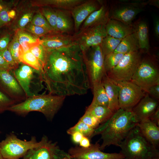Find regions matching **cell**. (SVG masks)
<instances>
[{
  "label": "cell",
  "mask_w": 159,
  "mask_h": 159,
  "mask_svg": "<svg viewBox=\"0 0 159 159\" xmlns=\"http://www.w3.org/2000/svg\"><path fill=\"white\" fill-rule=\"evenodd\" d=\"M47 51L42 78L49 93L65 97L87 93L90 84L78 46Z\"/></svg>",
  "instance_id": "6da1fadb"
},
{
  "label": "cell",
  "mask_w": 159,
  "mask_h": 159,
  "mask_svg": "<svg viewBox=\"0 0 159 159\" xmlns=\"http://www.w3.org/2000/svg\"><path fill=\"white\" fill-rule=\"evenodd\" d=\"M137 123L131 111L119 109L111 117L95 129L92 137L101 135V150L113 145L119 146Z\"/></svg>",
  "instance_id": "7a4b0ae2"
},
{
  "label": "cell",
  "mask_w": 159,
  "mask_h": 159,
  "mask_svg": "<svg viewBox=\"0 0 159 159\" xmlns=\"http://www.w3.org/2000/svg\"><path fill=\"white\" fill-rule=\"evenodd\" d=\"M65 97L50 93L37 95L14 105L8 110L23 116L31 112L37 111L42 113L48 120H52L62 106Z\"/></svg>",
  "instance_id": "3957f363"
},
{
  "label": "cell",
  "mask_w": 159,
  "mask_h": 159,
  "mask_svg": "<svg viewBox=\"0 0 159 159\" xmlns=\"http://www.w3.org/2000/svg\"><path fill=\"white\" fill-rule=\"evenodd\" d=\"M119 147L124 159H151L159 157L158 149L147 140L136 126L130 131Z\"/></svg>",
  "instance_id": "277c9868"
},
{
  "label": "cell",
  "mask_w": 159,
  "mask_h": 159,
  "mask_svg": "<svg viewBox=\"0 0 159 159\" xmlns=\"http://www.w3.org/2000/svg\"><path fill=\"white\" fill-rule=\"evenodd\" d=\"M42 143V139L38 142L35 136L28 141L22 140L11 133L0 142V151L5 159H20L29 150L39 146Z\"/></svg>",
  "instance_id": "5b68a950"
},
{
  "label": "cell",
  "mask_w": 159,
  "mask_h": 159,
  "mask_svg": "<svg viewBox=\"0 0 159 159\" xmlns=\"http://www.w3.org/2000/svg\"><path fill=\"white\" fill-rule=\"evenodd\" d=\"M131 81L147 93L150 87L159 84L158 64L150 57L142 58Z\"/></svg>",
  "instance_id": "8992f818"
},
{
  "label": "cell",
  "mask_w": 159,
  "mask_h": 159,
  "mask_svg": "<svg viewBox=\"0 0 159 159\" xmlns=\"http://www.w3.org/2000/svg\"><path fill=\"white\" fill-rule=\"evenodd\" d=\"M142 58L139 50L125 54L118 64L106 74L115 81H131Z\"/></svg>",
  "instance_id": "52a82bcc"
},
{
  "label": "cell",
  "mask_w": 159,
  "mask_h": 159,
  "mask_svg": "<svg viewBox=\"0 0 159 159\" xmlns=\"http://www.w3.org/2000/svg\"><path fill=\"white\" fill-rule=\"evenodd\" d=\"M82 53L91 88L94 84L101 82L106 73L104 65L105 57L100 45L91 47Z\"/></svg>",
  "instance_id": "ba28073f"
},
{
  "label": "cell",
  "mask_w": 159,
  "mask_h": 159,
  "mask_svg": "<svg viewBox=\"0 0 159 159\" xmlns=\"http://www.w3.org/2000/svg\"><path fill=\"white\" fill-rule=\"evenodd\" d=\"M115 81L119 88L120 108L131 111L145 95L146 92L131 81Z\"/></svg>",
  "instance_id": "9c48e42d"
},
{
  "label": "cell",
  "mask_w": 159,
  "mask_h": 159,
  "mask_svg": "<svg viewBox=\"0 0 159 159\" xmlns=\"http://www.w3.org/2000/svg\"><path fill=\"white\" fill-rule=\"evenodd\" d=\"M39 146L28 151L22 159H69L68 153L61 150L56 143L48 140L44 136Z\"/></svg>",
  "instance_id": "30bf717a"
},
{
  "label": "cell",
  "mask_w": 159,
  "mask_h": 159,
  "mask_svg": "<svg viewBox=\"0 0 159 159\" xmlns=\"http://www.w3.org/2000/svg\"><path fill=\"white\" fill-rule=\"evenodd\" d=\"M106 24H100L76 33L73 36L75 42L82 52L92 47L100 45L104 38L107 35Z\"/></svg>",
  "instance_id": "8fae6325"
},
{
  "label": "cell",
  "mask_w": 159,
  "mask_h": 159,
  "mask_svg": "<svg viewBox=\"0 0 159 159\" xmlns=\"http://www.w3.org/2000/svg\"><path fill=\"white\" fill-rule=\"evenodd\" d=\"M100 144L97 143L87 148L75 147L70 148L68 153L74 159H124L123 155L118 153L102 152Z\"/></svg>",
  "instance_id": "7c38bea8"
},
{
  "label": "cell",
  "mask_w": 159,
  "mask_h": 159,
  "mask_svg": "<svg viewBox=\"0 0 159 159\" xmlns=\"http://www.w3.org/2000/svg\"><path fill=\"white\" fill-rule=\"evenodd\" d=\"M11 72L0 69V88L10 98L16 102H21L26 97L22 88Z\"/></svg>",
  "instance_id": "4fadbf2b"
},
{
  "label": "cell",
  "mask_w": 159,
  "mask_h": 159,
  "mask_svg": "<svg viewBox=\"0 0 159 159\" xmlns=\"http://www.w3.org/2000/svg\"><path fill=\"white\" fill-rule=\"evenodd\" d=\"M39 73L42 75L38 71L24 64L14 70L13 75L24 91L26 98L36 95L31 90V84L36 77V74Z\"/></svg>",
  "instance_id": "5bb4252c"
},
{
  "label": "cell",
  "mask_w": 159,
  "mask_h": 159,
  "mask_svg": "<svg viewBox=\"0 0 159 159\" xmlns=\"http://www.w3.org/2000/svg\"><path fill=\"white\" fill-rule=\"evenodd\" d=\"M46 35L41 40V44L47 51L55 50L77 45L74 38L65 34L58 32Z\"/></svg>",
  "instance_id": "9a60e30c"
},
{
  "label": "cell",
  "mask_w": 159,
  "mask_h": 159,
  "mask_svg": "<svg viewBox=\"0 0 159 159\" xmlns=\"http://www.w3.org/2000/svg\"><path fill=\"white\" fill-rule=\"evenodd\" d=\"M158 104V100L146 93L132 110L136 123L149 118L159 106Z\"/></svg>",
  "instance_id": "2e32d148"
},
{
  "label": "cell",
  "mask_w": 159,
  "mask_h": 159,
  "mask_svg": "<svg viewBox=\"0 0 159 159\" xmlns=\"http://www.w3.org/2000/svg\"><path fill=\"white\" fill-rule=\"evenodd\" d=\"M98 1L95 0H85L72 9L71 13L74 19L76 32L79 30L82 24L89 15L100 8L102 5H100Z\"/></svg>",
  "instance_id": "e0dca14e"
},
{
  "label": "cell",
  "mask_w": 159,
  "mask_h": 159,
  "mask_svg": "<svg viewBox=\"0 0 159 159\" xmlns=\"http://www.w3.org/2000/svg\"><path fill=\"white\" fill-rule=\"evenodd\" d=\"M136 126L147 140L155 148L159 145V127L149 118L137 123Z\"/></svg>",
  "instance_id": "ac0fdd59"
},
{
  "label": "cell",
  "mask_w": 159,
  "mask_h": 159,
  "mask_svg": "<svg viewBox=\"0 0 159 159\" xmlns=\"http://www.w3.org/2000/svg\"><path fill=\"white\" fill-rule=\"evenodd\" d=\"M143 11L141 8L125 5L115 9L110 18L132 25V21L136 16Z\"/></svg>",
  "instance_id": "d6986e66"
},
{
  "label": "cell",
  "mask_w": 159,
  "mask_h": 159,
  "mask_svg": "<svg viewBox=\"0 0 159 159\" xmlns=\"http://www.w3.org/2000/svg\"><path fill=\"white\" fill-rule=\"evenodd\" d=\"M102 82L108 99V107L114 113L120 109L118 87L115 82L108 77L106 73L103 77Z\"/></svg>",
  "instance_id": "ffe728a7"
},
{
  "label": "cell",
  "mask_w": 159,
  "mask_h": 159,
  "mask_svg": "<svg viewBox=\"0 0 159 159\" xmlns=\"http://www.w3.org/2000/svg\"><path fill=\"white\" fill-rule=\"evenodd\" d=\"M105 28L107 35L118 39H122L134 32L132 25H127L110 18Z\"/></svg>",
  "instance_id": "44dd1931"
},
{
  "label": "cell",
  "mask_w": 159,
  "mask_h": 159,
  "mask_svg": "<svg viewBox=\"0 0 159 159\" xmlns=\"http://www.w3.org/2000/svg\"><path fill=\"white\" fill-rule=\"evenodd\" d=\"M109 19L108 11L105 6L102 5L99 9L93 11L89 15L77 32L95 26L106 24Z\"/></svg>",
  "instance_id": "7402d4cb"
},
{
  "label": "cell",
  "mask_w": 159,
  "mask_h": 159,
  "mask_svg": "<svg viewBox=\"0 0 159 159\" xmlns=\"http://www.w3.org/2000/svg\"><path fill=\"white\" fill-rule=\"evenodd\" d=\"M134 32L137 38L139 49L145 52L149 49L148 30L146 22L140 20L133 25Z\"/></svg>",
  "instance_id": "603a6c76"
},
{
  "label": "cell",
  "mask_w": 159,
  "mask_h": 159,
  "mask_svg": "<svg viewBox=\"0 0 159 159\" xmlns=\"http://www.w3.org/2000/svg\"><path fill=\"white\" fill-rule=\"evenodd\" d=\"M16 37L20 45V54L28 51L32 47L41 43V40L24 32L18 31Z\"/></svg>",
  "instance_id": "cb8c5ba5"
},
{
  "label": "cell",
  "mask_w": 159,
  "mask_h": 159,
  "mask_svg": "<svg viewBox=\"0 0 159 159\" xmlns=\"http://www.w3.org/2000/svg\"><path fill=\"white\" fill-rule=\"evenodd\" d=\"M139 50L138 41L134 32L122 39L113 52L125 54Z\"/></svg>",
  "instance_id": "d4e9b609"
},
{
  "label": "cell",
  "mask_w": 159,
  "mask_h": 159,
  "mask_svg": "<svg viewBox=\"0 0 159 159\" xmlns=\"http://www.w3.org/2000/svg\"><path fill=\"white\" fill-rule=\"evenodd\" d=\"M57 32L65 34L69 33L73 27L71 19L68 13L63 10H57Z\"/></svg>",
  "instance_id": "484cf974"
},
{
  "label": "cell",
  "mask_w": 159,
  "mask_h": 159,
  "mask_svg": "<svg viewBox=\"0 0 159 159\" xmlns=\"http://www.w3.org/2000/svg\"><path fill=\"white\" fill-rule=\"evenodd\" d=\"M85 112L97 118L100 124L107 121L114 113L107 106L90 105L87 108Z\"/></svg>",
  "instance_id": "4316f807"
},
{
  "label": "cell",
  "mask_w": 159,
  "mask_h": 159,
  "mask_svg": "<svg viewBox=\"0 0 159 159\" xmlns=\"http://www.w3.org/2000/svg\"><path fill=\"white\" fill-rule=\"evenodd\" d=\"M91 89L93 90V98L90 105L108 107V99L102 82L94 84Z\"/></svg>",
  "instance_id": "83f0119b"
},
{
  "label": "cell",
  "mask_w": 159,
  "mask_h": 159,
  "mask_svg": "<svg viewBox=\"0 0 159 159\" xmlns=\"http://www.w3.org/2000/svg\"><path fill=\"white\" fill-rule=\"evenodd\" d=\"M85 0H48L41 1L43 5L51 6L63 9L71 10L75 6L84 1Z\"/></svg>",
  "instance_id": "f1b7e54d"
},
{
  "label": "cell",
  "mask_w": 159,
  "mask_h": 159,
  "mask_svg": "<svg viewBox=\"0 0 159 159\" xmlns=\"http://www.w3.org/2000/svg\"><path fill=\"white\" fill-rule=\"evenodd\" d=\"M20 62L26 64L39 72L42 76L44 68L39 60L29 51L19 55Z\"/></svg>",
  "instance_id": "f546056e"
},
{
  "label": "cell",
  "mask_w": 159,
  "mask_h": 159,
  "mask_svg": "<svg viewBox=\"0 0 159 159\" xmlns=\"http://www.w3.org/2000/svg\"><path fill=\"white\" fill-rule=\"evenodd\" d=\"M122 39H117L107 35L102 41L100 46L104 56L113 52Z\"/></svg>",
  "instance_id": "4dcf8cb0"
},
{
  "label": "cell",
  "mask_w": 159,
  "mask_h": 159,
  "mask_svg": "<svg viewBox=\"0 0 159 159\" xmlns=\"http://www.w3.org/2000/svg\"><path fill=\"white\" fill-rule=\"evenodd\" d=\"M95 129L79 120L74 125L67 130V133L71 135L74 132H77L84 136L90 138L92 137Z\"/></svg>",
  "instance_id": "1f68e13d"
},
{
  "label": "cell",
  "mask_w": 159,
  "mask_h": 159,
  "mask_svg": "<svg viewBox=\"0 0 159 159\" xmlns=\"http://www.w3.org/2000/svg\"><path fill=\"white\" fill-rule=\"evenodd\" d=\"M124 54L113 52L105 56L104 65L106 73L111 70L118 64Z\"/></svg>",
  "instance_id": "d6a6232c"
},
{
  "label": "cell",
  "mask_w": 159,
  "mask_h": 159,
  "mask_svg": "<svg viewBox=\"0 0 159 159\" xmlns=\"http://www.w3.org/2000/svg\"><path fill=\"white\" fill-rule=\"evenodd\" d=\"M29 51L39 60L44 68L47 59V51L43 46L40 44L32 47Z\"/></svg>",
  "instance_id": "836d02e7"
},
{
  "label": "cell",
  "mask_w": 159,
  "mask_h": 159,
  "mask_svg": "<svg viewBox=\"0 0 159 159\" xmlns=\"http://www.w3.org/2000/svg\"><path fill=\"white\" fill-rule=\"evenodd\" d=\"M42 14L55 32H57L56 21L57 17V10L49 8H43Z\"/></svg>",
  "instance_id": "e575fe53"
},
{
  "label": "cell",
  "mask_w": 159,
  "mask_h": 159,
  "mask_svg": "<svg viewBox=\"0 0 159 159\" xmlns=\"http://www.w3.org/2000/svg\"><path fill=\"white\" fill-rule=\"evenodd\" d=\"M32 24L42 27L50 33L55 32L42 13L39 12L32 18L31 21Z\"/></svg>",
  "instance_id": "d590c367"
},
{
  "label": "cell",
  "mask_w": 159,
  "mask_h": 159,
  "mask_svg": "<svg viewBox=\"0 0 159 159\" xmlns=\"http://www.w3.org/2000/svg\"><path fill=\"white\" fill-rule=\"evenodd\" d=\"M16 102L0 90V113L8 110Z\"/></svg>",
  "instance_id": "8d00e7d4"
},
{
  "label": "cell",
  "mask_w": 159,
  "mask_h": 159,
  "mask_svg": "<svg viewBox=\"0 0 159 159\" xmlns=\"http://www.w3.org/2000/svg\"><path fill=\"white\" fill-rule=\"evenodd\" d=\"M20 46V45L16 36L8 47L14 59L18 64L20 62L19 59Z\"/></svg>",
  "instance_id": "74e56055"
},
{
  "label": "cell",
  "mask_w": 159,
  "mask_h": 159,
  "mask_svg": "<svg viewBox=\"0 0 159 159\" xmlns=\"http://www.w3.org/2000/svg\"><path fill=\"white\" fill-rule=\"evenodd\" d=\"M79 120L94 129L98 127L100 124L97 118L86 112Z\"/></svg>",
  "instance_id": "f35d334b"
},
{
  "label": "cell",
  "mask_w": 159,
  "mask_h": 159,
  "mask_svg": "<svg viewBox=\"0 0 159 159\" xmlns=\"http://www.w3.org/2000/svg\"><path fill=\"white\" fill-rule=\"evenodd\" d=\"M26 30L38 36H43L50 33L45 29L40 26L29 24L25 27Z\"/></svg>",
  "instance_id": "ab89813d"
},
{
  "label": "cell",
  "mask_w": 159,
  "mask_h": 159,
  "mask_svg": "<svg viewBox=\"0 0 159 159\" xmlns=\"http://www.w3.org/2000/svg\"><path fill=\"white\" fill-rule=\"evenodd\" d=\"M0 55L9 65L13 70H15L18 67V64L14 59L8 47L5 49L0 51Z\"/></svg>",
  "instance_id": "60d3db41"
},
{
  "label": "cell",
  "mask_w": 159,
  "mask_h": 159,
  "mask_svg": "<svg viewBox=\"0 0 159 159\" xmlns=\"http://www.w3.org/2000/svg\"><path fill=\"white\" fill-rule=\"evenodd\" d=\"M33 14L28 12L24 14L19 21L18 24L19 27L21 29H24L31 22L32 19Z\"/></svg>",
  "instance_id": "b9f144b4"
},
{
  "label": "cell",
  "mask_w": 159,
  "mask_h": 159,
  "mask_svg": "<svg viewBox=\"0 0 159 159\" xmlns=\"http://www.w3.org/2000/svg\"><path fill=\"white\" fill-rule=\"evenodd\" d=\"M9 7L0 12V27L8 23L11 19L9 16Z\"/></svg>",
  "instance_id": "7bdbcfd3"
},
{
  "label": "cell",
  "mask_w": 159,
  "mask_h": 159,
  "mask_svg": "<svg viewBox=\"0 0 159 159\" xmlns=\"http://www.w3.org/2000/svg\"><path fill=\"white\" fill-rule=\"evenodd\" d=\"M146 93L152 98L158 100L159 99V84L150 87Z\"/></svg>",
  "instance_id": "ee69618b"
},
{
  "label": "cell",
  "mask_w": 159,
  "mask_h": 159,
  "mask_svg": "<svg viewBox=\"0 0 159 159\" xmlns=\"http://www.w3.org/2000/svg\"><path fill=\"white\" fill-rule=\"evenodd\" d=\"M10 35L6 34L0 38V51L8 47L10 41Z\"/></svg>",
  "instance_id": "f6af8a7d"
},
{
  "label": "cell",
  "mask_w": 159,
  "mask_h": 159,
  "mask_svg": "<svg viewBox=\"0 0 159 159\" xmlns=\"http://www.w3.org/2000/svg\"><path fill=\"white\" fill-rule=\"evenodd\" d=\"M149 118L158 126H159V107H158L155 111Z\"/></svg>",
  "instance_id": "bcb514c9"
},
{
  "label": "cell",
  "mask_w": 159,
  "mask_h": 159,
  "mask_svg": "<svg viewBox=\"0 0 159 159\" xmlns=\"http://www.w3.org/2000/svg\"><path fill=\"white\" fill-rule=\"evenodd\" d=\"M0 69L5 70L11 72L13 70L11 67L0 55Z\"/></svg>",
  "instance_id": "7dc6e473"
},
{
  "label": "cell",
  "mask_w": 159,
  "mask_h": 159,
  "mask_svg": "<svg viewBox=\"0 0 159 159\" xmlns=\"http://www.w3.org/2000/svg\"><path fill=\"white\" fill-rule=\"evenodd\" d=\"M73 141L75 143H79L83 135L79 132H74L71 135Z\"/></svg>",
  "instance_id": "c3c4849f"
},
{
  "label": "cell",
  "mask_w": 159,
  "mask_h": 159,
  "mask_svg": "<svg viewBox=\"0 0 159 159\" xmlns=\"http://www.w3.org/2000/svg\"><path fill=\"white\" fill-rule=\"evenodd\" d=\"M80 147L83 148H87L91 145L89 138L83 136L79 143Z\"/></svg>",
  "instance_id": "681fc988"
},
{
  "label": "cell",
  "mask_w": 159,
  "mask_h": 159,
  "mask_svg": "<svg viewBox=\"0 0 159 159\" xmlns=\"http://www.w3.org/2000/svg\"><path fill=\"white\" fill-rule=\"evenodd\" d=\"M154 22V33L156 36L158 38L159 37V20L158 18H155Z\"/></svg>",
  "instance_id": "f907efd6"
},
{
  "label": "cell",
  "mask_w": 159,
  "mask_h": 159,
  "mask_svg": "<svg viewBox=\"0 0 159 159\" xmlns=\"http://www.w3.org/2000/svg\"><path fill=\"white\" fill-rule=\"evenodd\" d=\"M9 7V5L5 2L0 0V12L4 9Z\"/></svg>",
  "instance_id": "816d5d0a"
},
{
  "label": "cell",
  "mask_w": 159,
  "mask_h": 159,
  "mask_svg": "<svg viewBox=\"0 0 159 159\" xmlns=\"http://www.w3.org/2000/svg\"><path fill=\"white\" fill-rule=\"evenodd\" d=\"M9 16L11 19H13L16 16V12L14 10H9Z\"/></svg>",
  "instance_id": "f5cc1de1"
},
{
  "label": "cell",
  "mask_w": 159,
  "mask_h": 159,
  "mask_svg": "<svg viewBox=\"0 0 159 159\" xmlns=\"http://www.w3.org/2000/svg\"><path fill=\"white\" fill-rule=\"evenodd\" d=\"M148 4L159 7V1L158 0H150L148 1Z\"/></svg>",
  "instance_id": "db71d44e"
},
{
  "label": "cell",
  "mask_w": 159,
  "mask_h": 159,
  "mask_svg": "<svg viewBox=\"0 0 159 159\" xmlns=\"http://www.w3.org/2000/svg\"><path fill=\"white\" fill-rule=\"evenodd\" d=\"M0 159H5L2 156L0 151Z\"/></svg>",
  "instance_id": "11a10c76"
},
{
  "label": "cell",
  "mask_w": 159,
  "mask_h": 159,
  "mask_svg": "<svg viewBox=\"0 0 159 159\" xmlns=\"http://www.w3.org/2000/svg\"><path fill=\"white\" fill-rule=\"evenodd\" d=\"M151 159H159V157L154 158Z\"/></svg>",
  "instance_id": "9f6ffc18"
},
{
  "label": "cell",
  "mask_w": 159,
  "mask_h": 159,
  "mask_svg": "<svg viewBox=\"0 0 159 159\" xmlns=\"http://www.w3.org/2000/svg\"><path fill=\"white\" fill-rule=\"evenodd\" d=\"M69 159H73V158H70Z\"/></svg>",
  "instance_id": "6f0895ef"
}]
</instances>
